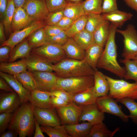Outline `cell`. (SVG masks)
<instances>
[{"label": "cell", "instance_id": "680465c9", "mask_svg": "<svg viewBox=\"0 0 137 137\" xmlns=\"http://www.w3.org/2000/svg\"><path fill=\"white\" fill-rule=\"evenodd\" d=\"M13 2L15 7H23L25 0H12Z\"/></svg>", "mask_w": 137, "mask_h": 137}, {"label": "cell", "instance_id": "d6a6232c", "mask_svg": "<svg viewBox=\"0 0 137 137\" xmlns=\"http://www.w3.org/2000/svg\"><path fill=\"white\" fill-rule=\"evenodd\" d=\"M119 128L111 131L103 122L93 125L88 137H112L119 131Z\"/></svg>", "mask_w": 137, "mask_h": 137}, {"label": "cell", "instance_id": "9f6ffc18", "mask_svg": "<svg viewBox=\"0 0 137 137\" xmlns=\"http://www.w3.org/2000/svg\"><path fill=\"white\" fill-rule=\"evenodd\" d=\"M19 135L18 133L15 131L8 130L0 134V137H16Z\"/></svg>", "mask_w": 137, "mask_h": 137}, {"label": "cell", "instance_id": "e0dca14e", "mask_svg": "<svg viewBox=\"0 0 137 137\" xmlns=\"http://www.w3.org/2000/svg\"><path fill=\"white\" fill-rule=\"evenodd\" d=\"M0 76L18 94L21 104L26 102L30 101L31 91L24 88L14 76L1 71Z\"/></svg>", "mask_w": 137, "mask_h": 137}, {"label": "cell", "instance_id": "ba28073f", "mask_svg": "<svg viewBox=\"0 0 137 137\" xmlns=\"http://www.w3.org/2000/svg\"><path fill=\"white\" fill-rule=\"evenodd\" d=\"M117 101L109 95L98 97L96 104L102 112L106 113L118 117L125 122H127L129 115L122 111L121 107L117 103Z\"/></svg>", "mask_w": 137, "mask_h": 137}, {"label": "cell", "instance_id": "f6af8a7d", "mask_svg": "<svg viewBox=\"0 0 137 137\" xmlns=\"http://www.w3.org/2000/svg\"><path fill=\"white\" fill-rule=\"evenodd\" d=\"M51 96H54L63 100L69 103L72 102L73 94L62 89H58L50 92Z\"/></svg>", "mask_w": 137, "mask_h": 137}, {"label": "cell", "instance_id": "d4e9b609", "mask_svg": "<svg viewBox=\"0 0 137 137\" xmlns=\"http://www.w3.org/2000/svg\"><path fill=\"white\" fill-rule=\"evenodd\" d=\"M104 49V47L95 43L85 50L84 59L95 70H97L98 62Z\"/></svg>", "mask_w": 137, "mask_h": 137}, {"label": "cell", "instance_id": "8992f818", "mask_svg": "<svg viewBox=\"0 0 137 137\" xmlns=\"http://www.w3.org/2000/svg\"><path fill=\"white\" fill-rule=\"evenodd\" d=\"M116 32L122 35L124 38L122 57L125 59H131L137 55V31L135 27L129 24L124 30L117 29Z\"/></svg>", "mask_w": 137, "mask_h": 137}, {"label": "cell", "instance_id": "1f68e13d", "mask_svg": "<svg viewBox=\"0 0 137 137\" xmlns=\"http://www.w3.org/2000/svg\"><path fill=\"white\" fill-rule=\"evenodd\" d=\"M47 37L43 27L32 33L28 37L27 40L32 49L47 43Z\"/></svg>", "mask_w": 137, "mask_h": 137}, {"label": "cell", "instance_id": "f1b7e54d", "mask_svg": "<svg viewBox=\"0 0 137 137\" xmlns=\"http://www.w3.org/2000/svg\"><path fill=\"white\" fill-rule=\"evenodd\" d=\"M32 49L27 39H25L13 48L8 62H13L18 59L26 58L29 55Z\"/></svg>", "mask_w": 137, "mask_h": 137}, {"label": "cell", "instance_id": "6f0895ef", "mask_svg": "<svg viewBox=\"0 0 137 137\" xmlns=\"http://www.w3.org/2000/svg\"><path fill=\"white\" fill-rule=\"evenodd\" d=\"M126 4L137 13V0H123Z\"/></svg>", "mask_w": 137, "mask_h": 137}, {"label": "cell", "instance_id": "8d00e7d4", "mask_svg": "<svg viewBox=\"0 0 137 137\" xmlns=\"http://www.w3.org/2000/svg\"><path fill=\"white\" fill-rule=\"evenodd\" d=\"M40 127L43 132L49 137H71L67 133L64 125H61L55 127L44 126Z\"/></svg>", "mask_w": 137, "mask_h": 137}, {"label": "cell", "instance_id": "8fae6325", "mask_svg": "<svg viewBox=\"0 0 137 137\" xmlns=\"http://www.w3.org/2000/svg\"><path fill=\"white\" fill-rule=\"evenodd\" d=\"M46 24L44 21H33L26 27L13 32L8 39L0 47L8 45L13 49L17 44L22 42L38 29L44 27Z\"/></svg>", "mask_w": 137, "mask_h": 137}, {"label": "cell", "instance_id": "7dc6e473", "mask_svg": "<svg viewBox=\"0 0 137 137\" xmlns=\"http://www.w3.org/2000/svg\"><path fill=\"white\" fill-rule=\"evenodd\" d=\"M12 49L11 47L8 45H5L0 47V63L9 62Z\"/></svg>", "mask_w": 137, "mask_h": 137}, {"label": "cell", "instance_id": "3957f363", "mask_svg": "<svg viewBox=\"0 0 137 137\" xmlns=\"http://www.w3.org/2000/svg\"><path fill=\"white\" fill-rule=\"evenodd\" d=\"M53 70L58 77L67 78L93 75L95 71L84 59L66 58L53 64Z\"/></svg>", "mask_w": 137, "mask_h": 137}, {"label": "cell", "instance_id": "2e32d148", "mask_svg": "<svg viewBox=\"0 0 137 137\" xmlns=\"http://www.w3.org/2000/svg\"><path fill=\"white\" fill-rule=\"evenodd\" d=\"M21 104L19 95L15 91L1 93L0 113H13Z\"/></svg>", "mask_w": 137, "mask_h": 137}, {"label": "cell", "instance_id": "91938a15", "mask_svg": "<svg viewBox=\"0 0 137 137\" xmlns=\"http://www.w3.org/2000/svg\"><path fill=\"white\" fill-rule=\"evenodd\" d=\"M82 0H66L67 2H78L81 1Z\"/></svg>", "mask_w": 137, "mask_h": 137}, {"label": "cell", "instance_id": "ffe728a7", "mask_svg": "<svg viewBox=\"0 0 137 137\" xmlns=\"http://www.w3.org/2000/svg\"><path fill=\"white\" fill-rule=\"evenodd\" d=\"M93 76L94 85L93 88L96 96L98 97L108 95L110 86L105 75L96 70Z\"/></svg>", "mask_w": 137, "mask_h": 137}, {"label": "cell", "instance_id": "f546056e", "mask_svg": "<svg viewBox=\"0 0 137 137\" xmlns=\"http://www.w3.org/2000/svg\"><path fill=\"white\" fill-rule=\"evenodd\" d=\"M15 8L16 7L13 1L12 0H8L6 9L1 19V21L4 26L5 33L7 36H10L12 33V23Z\"/></svg>", "mask_w": 137, "mask_h": 137}, {"label": "cell", "instance_id": "b9f144b4", "mask_svg": "<svg viewBox=\"0 0 137 137\" xmlns=\"http://www.w3.org/2000/svg\"><path fill=\"white\" fill-rule=\"evenodd\" d=\"M47 7L49 12L63 10L66 6V0H45Z\"/></svg>", "mask_w": 137, "mask_h": 137}, {"label": "cell", "instance_id": "4dcf8cb0", "mask_svg": "<svg viewBox=\"0 0 137 137\" xmlns=\"http://www.w3.org/2000/svg\"><path fill=\"white\" fill-rule=\"evenodd\" d=\"M73 38L78 45L84 50L95 43L93 33L85 29L76 35Z\"/></svg>", "mask_w": 137, "mask_h": 137}, {"label": "cell", "instance_id": "83f0119b", "mask_svg": "<svg viewBox=\"0 0 137 137\" xmlns=\"http://www.w3.org/2000/svg\"><path fill=\"white\" fill-rule=\"evenodd\" d=\"M83 1L68 2L63 10L64 16L74 21L85 14L83 7Z\"/></svg>", "mask_w": 137, "mask_h": 137}, {"label": "cell", "instance_id": "db71d44e", "mask_svg": "<svg viewBox=\"0 0 137 137\" xmlns=\"http://www.w3.org/2000/svg\"><path fill=\"white\" fill-rule=\"evenodd\" d=\"M5 31L4 25L2 21L0 23V46L6 41L5 35Z\"/></svg>", "mask_w": 137, "mask_h": 137}, {"label": "cell", "instance_id": "9a60e30c", "mask_svg": "<svg viewBox=\"0 0 137 137\" xmlns=\"http://www.w3.org/2000/svg\"><path fill=\"white\" fill-rule=\"evenodd\" d=\"M105 118L104 113L99 110L95 103L83 107L79 121L87 122L93 125L103 122Z\"/></svg>", "mask_w": 137, "mask_h": 137}, {"label": "cell", "instance_id": "e575fe53", "mask_svg": "<svg viewBox=\"0 0 137 137\" xmlns=\"http://www.w3.org/2000/svg\"><path fill=\"white\" fill-rule=\"evenodd\" d=\"M88 15L85 14L74 20L70 27L65 31L68 38H73L76 35L85 29Z\"/></svg>", "mask_w": 137, "mask_h": 137}, {"label": "cell", "instance_id": "681fc988", "mask_svg": "<svg viewBox=\"0 0 137 137\" xmlns=\"http://www.w3.org/2000/svg\"><path fill=\"white\" fill-rule=\"evenodd\" d=\"M74 21L64 16L56 25L62 30L65 31L70 27Z\"/></svg>", "mask_w": 137, "mask_h": 137}, {"label": "cell", "instance_id": "ab89813d", "mask_svg": "<svg viewBox=\"0 0 137 137\" xmlns=\"http://www.w3.org/2000/svg\"><path fill=\"white\" fill-rule=\"evenodd\" d=\"M124 105L129 110V115L133 122L137 124V102L135 100L129 98H125L118 101Z\"/></svg>", "mask_w": 137, "mask_h": 137}, {"label": "cell", "instance_id": "f5cc1de1", "mask_svg": "<svg viewBox=\"0 0 137 137\" xmlns=\"http://www.w3.org/2000/svg\"><path fill=\"white\" fill-rule=\"evenodd\" d=\"M40 125L35 119V129L34 137H45Z\"/></svg>", "mask_w": 137, "mask_h": 137}, {"label": "cell", "instance_id": "52a82bcc", "mask_svg": "<svg viewBox=\"0 0 137 137\" xmlns=\"http://www.w3.org/2000/svg\"><path fill=\"white\" fill-rule=\"evenodd\" d=\"M31 52L46 58L53 64L67 58L62 46L50 43L33 49Z\"/></svg>", "mask_w": 137, "mask_h": 137}, {"label": "cell", "instance_id": "4fadbf2b", "mask_svg": "<svg viewBox=\"0 0 137 137\" xmlns=\"http://www.w3.org/2000/svg\"><path fill=\"white\" fill-rule=\"evenodd\" d=\"M37 89L50 92L57 89V81L58 76L53 72L32 71Z\"/></svg>", "mask_w": 137, "mask_h": 137}, {"label": "cell", "instance_id": "9c48e42d", "mask_svg": "<svg viewBox=\"0 0 137 137\" xmlns=\"http://www.w3.org/2000/svg\"><path fill=\"white\" fill-rule=\"evenodd\" d=\"M32 106L35 119L40 125L55 127L62 125L55 108L42 109Z\"/></svg>", "mask_w": 137, "mask_h": 137}, {"label": "cell", "instance_id": "74e56055", "mask_svg": "<svg viewBox=\"0 0 137 137\" xmlns=\"http://www.w3.org/2000/svg\"><path fill=\"white\" fill-rule=\"evenodd\" d=\"M102 0H85L83 1V7L86 14L102 13Z\"/></svg>", "mask_w": 137, "mask_h": 137}, {"label": "cell", "instance_id": "11a10c76", "mask_svg": "<svg viewBox=\"0 0 137 137\" xmlns=\"http://www.w3.org/2000/svg\"><path fill=\"white\" fill-rule=\"evenodd\" d=\"M8 0H0V17L2 19L6 9Z\"/></svg>", "mask_w": 137, "mask_h": 137}, {"label": "cell", "instance_id": "f907efd6", "mask_svg": "<svg viewBox=\"0 0 137 137\" xmlns=\"http://www.w3.org/2000/svg\"><path fill=\"white\" fill-rule=\"evenodd\" d=\"M50 101L52 105L55 108L66 106L70 104L59 97L54 96H51Z\"/></svg>", "mask_w": 137, "mask_h": 137}, {"label": "cell", "instance_id": "5b68a950", "mask_svg": "<svg viewBox=\"0 0 137 137\" xmlns=\"http://www.w3.org/2000/svg\"><path fill=\"white\" fill-rule=\"evenodd\" d=\"M57 89L64 90L72 94L79 93L93 87V75L62 78L58 77Z\"/></svg>", "mask_w": 137, "mask_h": 137}, {"label": "cell", "instance_id": "f35d334b", "mask_svg": "<svg viewBox=\"0 0 137 137\" xmlns=\"http://www.w3.org/2000/svg\"><path fill=\"white\" fill-rule=\"evenodd\" d=\"M88 15L85 29L93 33L105 20L101 14L91 13Z\"/></svg>", "mask_w": 137, "mask_h": 137}, {"label": "cell", "instance_id": "4316f807", "mask_svg": "<svg viewBox=\"0 0 137 137\" xmlns=\"http://www.w3.org/2000/svg\"><path fill=\"white\" fill-rule=\"evenodd\" d=\"M0 63V71L13 76L17 75L27 69L25 58L16 62Z\"/></svg>", "mask_w": 137, "mask_h": 137}, {"label": "cell", "instance_id": "5bb4252c", "mask_svg": "<svg viewBox=\"0 0 137 137\" xmlns=\"http://www.w3.org/2000/svg\"><path fill=\"white\" fill-rule=\"evenodd\" d=\"M27 69L31 71L53 72V64L48 59L31 52L25 58Z\"/></svg>", "mask_w": 137, "mask_h": 137}, {"label": "cell", "instance_id": "cb8c5ba5", "mask_svg": "<svg viewBox=\"0 0 137 137\" xmlns=\"http://www.w3.org/2000/svg\"><path fill=\"white\" fill-rule=\"evenodd\" d=\"M93 88L89 89L73 94L72 102L78 106L82 107L95 104L98 97L95 93Z\"/></svg>", "mask_w": 137, "mask_h": 137}, {"label": "cell", "instance_id": "816d5d0a", "mask_svg": "<svg viewBox=\"0 0 137 137\" xmlns=\"http://www.w3.org/2000/svg\"><path fill=\"white\" fill-rule=\"evenodd\" d=\"M0 89L9 92L14 91L7 82L1 77L0 78Z\"/></svg>", "mask_w": 137, "mask_h": 137}, {"label": "cell", "instance_id": "603a6c76", "mask_svg": "<svg viewBox=\"0 0 137 137\" xmlns=\"http://www.w3.org/2000/svg\"><path fill=\"white\" fill-rule=\"evenodd\" d=\"M65 129L71 137H88L93 125L87 122L79 124L65 125Z\"/></svg>", "mask_w": 137, "mask_h": 137}, {"label": "cell", "instance_id": "c3c4849f", "mask_svg": "<svg viewBox=\"0 0 137 137\" xmlns=\"http://www.w3.org/2000/svg\"><path fill=\"white\" fill-rule=\"evenodd\" d=\"M46 36L50 37L59 34L62 30L56 25H46L44 27Z\"/></svg>", "mask_w": 137, "mask_h": 137}, {"label": "cell", "instance_id": "484cf974", "mask_svg": "<svg viewBox=\"0 0 137 137\" xmlns=\"http://www.w3.org/2000/svg\"><path fill=\"white\" fill-rule=\"evenodd\" d=\"M110 22L104 20L93 33L95 44L105 47L109 36L110 30Z\"/></svg>", "mask_w": 137, "mask_h": 137}, {"label": "cell", "instance_id": "7402d4cb", "mask_svg": "<svg viewBox=\"0 0 137 137\" xmlns=\"http://www.w3.org/2000/svg\"><path fill=\"white\" fill-rule=\"evenodd\" d=\"M105 20L108 21L117 27L120 28L127 21L131 19L133 15L130 13L118 9L101 14Z\"/></svg>", "mask_w": 137, "mask_h": 137}, {"label": "cell", "instance_id": "836d02e7", "mask_svg": "<svg viewBox=\"0 0 137 137\" xmlns=\"http://www.w3.org/2000/svg\"><path fill=\"white\" fill-rule=\"evenodd\" d=\"M13 76L26 89L30 91L37 89L35 80L31 72L26 70Z\"/></svg>", "mask_w": 137, "mask_h": 137}, {"label": "cell", "instance_id": "60d3db41", "mask_svg": "<svg viewBox=\"0 0 137 137\" xmlns=\"http://www.w3.org/2000/svg\"><path fill=\"white\" fill-rule=\"evenodd\" d=\"M63 16V10L49 12L44 21L46 25H55Z\"/></svg>", "mask_w": 137, "mask_h": 137}, {"label": "cell", "instance_id": "7c38bea8", "mask_svg": "<svg viewBox=\"0 0 137 137\" xmlns=\"http://www.w3.org/2000/svg\"><path fill=\"white\" fill-rule=\"evenodd\" d=\"M23 8L34 21H44L49 12L45 0H25Z\"/></svg>", "mask_w": 137, "mask_h": 137}, {"label": "cell", "instance_id": "44dd1931", "mask_svg": "<svg viewBox=\"0 0 137 137\" xmlns=\"http://www.w3.org/2000/svg\"><path fill=\"white\" fill-rule=\"evenodd\" d=\"M62 47L67 58L79 60L84 59L85 50L78 45L73 38H68Z\"/></svg>", "mask_w": 137, "mask_h": 137}, {"label": "cell", "instance_id": "bcb514c9", "mask_svg": "<svg viewBox=\"0 0 137 137\" xmlns=\"http://www.w3.org/2000/svg\"><path fill=\"white\" fill-rule=\"evenodd\" d=\"M118 9L117 0H102V13H108Z\"/></svg>", "mask_w": 137, "mask_h": 137}, {"label": "cell", "instance_id": "ac0fdd59", "mask_svg": "<svg viewBox=\"0 0 137 137\" xmlns=\"http://www.w3.org/2000/svg\"><path fill=\"white\" fill-rule=\"evenodd\" d=\"M50 92L36 89L31 91L29 102L32 105L42 109H50L54 107L50 101Z\"/></svg>", "mask_w": 137, "mask_h": 137}, {"label": "cell", "instance_id": "d6986e66", "mask_svg": "<svg viewBox=\"0 0 137 137\" xmlns=\"http://www.w3.org/2000/svg\"><path fill=\"white\" fill-rule=\"evenodd\" d=\"M33 21L23 7H16L12 23V32L26 27Z\"/></svg>", "mask_w": 137, "mask_h": 137}, {"label": "cell", "instance_id": "d590c367", "mask_svg": "<svg viewBox=\"0 0 137 137\" xmlns=\"http://www.w3.org/2000/svg\"><path fill=\"white\" fill-rule=\"evenodd\" d=\"M120 61L125 65V73L124 78L126 80H133L137 83V62L132 60L124 59Z\"/></svg>", "mask_w": 137, "mask_h": 137}, {"label": "cell", "instance_id": "30bf717a", "mask_svg": "<svg viewBox=\"0 0 137 137\" xmlns=\"http://www.w3.org/2000/svg\"><path fill=\"white\" fill-rule=\"evenodd\" d=\"M55 108L62 125L79 123V118L83 107L72 102L66 106Z\"/></svg>", "mask_w": 137, "mask_h": 137}, {"label": "cell", "instance_id": "7bdbcfd3", "mask_svg": "<svg viewBox=\"0 0 137 137\" xmlns=\"http://www.w3.org/2000/svg\"><path fill=\"white\" fill-rule=\"evenodd\" d=\"M68 37L65 31L62 30L59 34L53 36L47 37V43H50L62 46L67 41Z\"/></svg>", "mask_w": 137, "mask_h": 137}, {"label": "cell", "instance_id": "6da1fadb", "mask_svg": "<svg viewBox=\"0 0 137 137\" xmlns=\"http://www.w3.org/2000/svg\"><path fill=\"white\" fill-rule=\"evenodd\" d=\"M117 28L111 23L109 36L98 62L97 67L106 70L122 78L124 77L125 70V68L119 65L117 59V46L115 37Z\"/></svg>", "mask_w": 137, "mask_h": 137}, {"label": "cell", "instance_id": "7a4b0ae2", "mask_svg": "<svg viewBox=\"0 0 137 137\" xmlns=\"http://www.w3.org/2000/svg\"><path fill=\"white\" fill-rule=\"evenodd\" d=\"M8 128L17 132L20 137L32 136L35 129V119L29 101L21 104L13 113Z\"/></svg>", "mask_w": 137, "mask_h": 137}, {"label": "cell", "instance_id": "94428289", "mask_svg": "<svg viewBox=\"0 0 137 137\" xmlns=\"http://www.w3.org/2000/svg\"><path fill=\"white\" fill-rule=\"evenodd\" d=\"M131 60L135 61L137 63V55L133 57Z\"/></svg>", "mask_w": 137, "mask_h": 137}, {"label": "cell", "instance_id": "ee69618b", "mask_svg": "<svg viewBox=\"0 0 137 137\" xmlns=\"http://www.w3.org/2000/svg\"><path fill=\"white\" fill-rule=\"evenodd\" d=\"M13 113H3L0 114V134L8 128L13 116Z\"/></svg>", "mask_w": 137, "mask_h": 137}, {"label": "cell", "instance_id": "277c9868", "mask_svg": "<svg viewBox=\"0 0 137 137\" xmlns=\"http://www.w3.org/2000/svg\"><path fill=\"white\" fill-rule=\"evenodd\" d=\"M109 82L108 95L116 100L129 98L137 100V83H131L123 79H115L105 75Z\"/></svg>", "mask_w": 137, "mask_h": 137}]
</instances>
